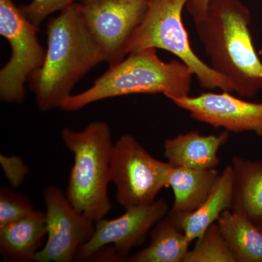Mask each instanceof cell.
Instances as JSON below:
<instances>
[{
	"mask_svg": "<svg viewBox=\"0 0 262 262\" xmlns=\"http://www.w3.org/2000/svg\"><path fill=\"white\" fill-rule=\"evenodd\" d=\"M47 34L44 63L29 80L42 113L61 107L76 83L104 61L101 48L84 22L80 3H73L51 18Z\"/></svg>",
	"mask_w": 262,
	"mask_h": 262,
	"instance_id": "6da1fadb",
	"label": "cell"
},
{
	"mask_svg": "<svg viewBox=\"0 0 262 262\" xmlns=\"http://www.w3.org/2000/svg\"><path fill=\"white\" fill-rule=\"evenodd\" d=\"M251 19L239 0H209L204 14L194 20L210 66L246 98L262 90V62L253 46Z\"/></svg>",
	"mask_w": 262,
	"mask_h": 262,
	"instance_id": "7a4b0ae2",
	"label": "cell"
},
{
	"mask_svg": "<svg viewBox=\"0 0 262 262\" xmlns=\"http://www.w3.org/2000/svg\"><path fill=\"white\" fill-rule=\"evenodd\" d=\"M193 76L182 61H162L157 49L146 48L110 66L92 87L71 95L60 108L76 112L101 100L132 94H163L170 100L189 96Z\"/></svg>",
	"mask_w": 262,
	"mask_h": 262,
	"instance_id": "3957f363",
	"label": "cell"
},
{
	"mask_svg": "<svg viewBox=\"0 0 262 262\" xmlns=\"http://www.w3.org/2000/svg\"><path fill=\"white\" fill-rule=\"evenodd\" d=\"M61 139L74 155L66 196L89 220L105 218L112 209L108 186L115 143L110 126L98 120L81 131L66 127Z\"/></svg>",
	"mask_w": 262,
	"mask_h": 262,
	"instance_id": "277c9868",
	"label": "cell"
},
{
	"mask_svg": "<svg viewBox=\"0 0 262 262\" xmlns=\"http://www.w3.org/2000/svg\"><path fill=\"white\" fill-rule=\"evenodd\" d=\"M189 0H149L145 16L127 43V54L146 48L170 52L195 75L202 88L233 92L232 86L196 56L182 21V10Z\"/></svg>",
	"mask_w": 262,
	"mask_h": 262,
	"instance_id": "5b68a950",
	"label": "cell"
},
{
	"mask_svg": "<svg viewBox=\"0 0 262 262\" xmlns=\"http://www.w3.org/2000/svg\"><path fill=\"white\" fill-rule=\"evenodd\" d=\"M170 167L151 156L134 136L122 135L114 145L110 167L119 204L127 210L156 201L167 187Z\"/></svg>",
	"mask_w": 262,
	"mask_h": 262,
	"instance_id": "8992f818",
	"label": "cell"
},
{
	"mask_svg": "<svg viewBox=\"0 0 262 262\" xmlns=\"http://www.w3.org/2000/svg\"><path fill=\"white\" fill-rule=\"evenodd\" d=\"M39 27L26 18L13 0H0V34L11 46V56L0 71V98L20 103L25 97L26 82L41 68L46 51L37 36Z\"/></svg>",
	"mask_w": 262,
	"mask_h": 262,
	"instance_id": "52a82bcc",
	"label": "cell"
},
{
	"mask_svg": "<svg viewBox=\"0 0 262 262\" xmlns=\"http://www.w3.org/2000/svg\"><path fill=\"white\" fill-rule=\"evenodd\" d=\"M169 211L165 200L125 210L118 218L96 222L92 237L79 250L80 261H122L133 248L141 246L157 222Z\"/></svg>",
	"mask_w": 262,
	"mask_h": 262,
	"instance_id": "ba28073f",
	"label": "cell"
},
{
	"mask_svg": "<svg viewBox=\"0 0 262 262\" xmlns=\"http://www.w3.org/2000/svg\"><path fill=\"white\" fill-rule=\"evenodd\" d=\"M148 1L80 0L84 22L110 66L127 55V43L145 16Z\"/></svg>",
	"mask_w": 262,
	"mask_h": 262,
	"instance_id": "9c48e42d",
	"label": "cell"
},
{
	"mask_svg": "<svg viewBox=\"0 0 262 262\" xmlns=\"http://www.w3.org/2000/svg\"><path fill=\"white\" fill-rule=\"evenodd\" d=\"M44 201L47 239L34 261L72 262L80 248L92 237L94 222L75 209L56 186L45 189Z\"/></svg>",
	"mask_w": 262,
	"mask_h": 262,
	"instance_id": "30bf717a",
	"label": "cell"
},
{
	"mask_svg": "<svg viewBox=\"0 0 262 262\" xmlns=\"http://www.w3.org/2000/svg\"><path fill=\"white\" fill-rule=\"evenodd\" d=\"M170 101L198 121L229 132H253L262 137V103L245 101L227 91L189 95Z\"/></svg>",
	"mask_w": 262,
	"mask_h": 262,
	"instance_id": "8fae6325",
	"label": "cell"
},
{
	"mask_svg": "<svg viewBox=\"0 0 262 262\" xmlns=\"http://www.w3.org/2000/svg\"><path fill=\"white\" fill-rule=\"evenodd\" d=\"M229 131L214 135H201L193 130L180 134L164 143V154L168 163L173 166L198 169H214L220 159L218 151L228 141Z\"/></svg>",
	"mask_w": 262,
	"mask_h": 262,
	"instance_id": "7c38bea8",
	"label": "cell"
},
{
	"mask_svg": "<svg viewBox=\"0 0 262 262\" xmlns=\"http://www.w3.org/2000/svg\"><path fill=\"white\" fill-rule=\"evenodd\" d=\"M46 237V213L34 210L21 220L0 228V252L5 261H35Z\"/></svg>",
	"mask_w": 262,
	"mask_h": 262,
	"instance_id": "4fadbf2b",
	"label": "cell"
},
{
	"mask_svg": "<svg viewBox=\"0 0 262 262\" xmlns=\"http://www.w3.org/2000/svg\"><path fill=\"white\" fill-rule=\"evenodd\" d=\"M233 184V169L229 165L220 173L211 194L199 208L187 213L168 211L182 227L189 242L199 238L224 211L232 208Z\"/></svg>",
	"mask_w": 262,
	"mask_h": 262,
	"instance_id": "5bb4252c",
	"label": "cell"
},
{
	"mask_svg": "<svg viewBox=\"0 0 262 262\" xmlns=\"http://www.w3.org/2000/svg\"><path fill=\"white\" fill-rule=\"evenodd\" d=\"M216 169H192L171 165L167 177V187L174 194L169 212L187 213L194 211L204 203L220 177Z\"/></svg>",
	"mask_w": 262,
	"mask_h": 262,
	"instance_id": "9a60e30c",
	"label": "cell"
},
{
	"mask_svg": "<svg viewBox=\"0 0 262 262\" xmlns=\"http://www.w3.org/2000/svg\"><path fill=\"white\" fill-rule=\"evenodd\" d=\"M233 196L231 210L238 212L256 226L262 225V160L234 156Z\"/></svg>",
	"mask_w": 262,
	"mask_h": 262,
	"instance_id": "2e32d148",
	"label": "cell"
},
{
	"mask_svg": "<svg viewBox=\"0 0 262 262\" xmlns=\"http://www.w3.org/2000/svg\"><path fill=\"white\" fill-rule=\"evenodd\" d=\"M149 234V246L136 252L128 261L184 262L191 243L170 213L168 212L157 222Z\"/></svg>",
	"mask_w": 262,
	"mask_h": 262,
	"instance_id": "e0dca14e",
	"label": "cell"
},
{
	"mask_svg": "<svg viewBox=\"0 0 262 262\" xmlns=\"http://www.w3.org/2000/svg\"><path fill=\"white\" fill-rule=\"evenodd\" d=\"M216 223L236 262H262V232L246 215L226 210Z\"/></svg>",
	"mask_w": 262,
	"mask_h": 262,
	"instance_id": "ac0fdd59",
	"label": "cell"
},
{
	"mask_svg": "<svg viewBox=\"0 0 262 262\" xmlns=\"http://www.w3.org/2000/svg\"><path fill=\"white\" fill-rule=\"evenodd\" d=\"M196 241L184 262H236L216 222Z\"/></svg>",
	"mask_w": 262,
	"mask_h": 262,
	"instance_id": "d6986e66",
	"label": "cell"
},
{
	"mask_svg": "<svg viewBox=\"0 0 262 262\" xmlns=\"http://www.w3.org/2000/svg\"><path fill=\"white\" fill-rule=\"evenodd\" d=\"M34 210L27 196L8 188L0 189V228L21 220Z\"/></svg>",
	"mask_w": 262,
	"mask_h": 262,
	"instance_id": "ffe728a7",
	"label": "cell"
},
{
	"mask_svg": "<svg viewBox=\"0 0 262 262\" xmlns=\"http://www.w3.org/2000/svg\"><path fill=\"white\" fill-rule=\"evenodd\" d=\"M75 0H32L29 4L20 8L26 18L39 27L48 15L61 11L75 3Z\"/></svg>",
	"mask_w": 262,
	"mask_h": 262,
	"instance_id": "44dd1931",
	"label": "cell"
},
{
	"mask_svg": "<svg viewBox=\"0 0 262 262\" xmlns=\"http://www.w3.org/2000/svg\"><path fill=\"white\" fill-rule=\"evenodd\" d=\"M0 163L4 170L5 177L13 187L20 186L29 173V168L23 160L17 156L0 155Z\"/></svg>",
	"mask_w": 262,
	"mask_h": 262,
	"instance_id": "7402d4cb",
	"label": "cell"
},
{
	"mask_svg": "<svg viewBox=\"0 0 262 262\" xmlns=\"http://www.w3.org/2000/svg\"><path fill=\"white\" fill-rule=\"evenodd\" d=\"M208 2L209 0H189L186 6L193 20H196L204 14Z\"/></svg>",
	"mask_w": 262,
	"mask_h": 262,
	"instance_id": "603a6c76",
	"label": "cell"
},
{
	"mask_svg": "<svg viewBox=\"0 0 262 262\" xmlns=\"http://www.w3.org/2000/svg\"><path fill=\"white\" fill-rule=\"evenodd\" d=\"M258 228H259L260 230H261V232H262V225H261V226H258Z\"/></svg>",
	"mask_w": 262,
	"mask_h": 262,
	"instance_id": "cb8c5ba5",
	"label": "cell"
}]
</instances>
